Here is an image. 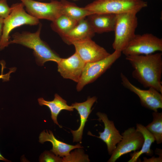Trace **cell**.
<instances>
[{
	"label": "cell",
	"mask_w": 162,
	"mask_h": 162,
	"mask_svg": "<svg viewBox=\"0 0 162 162\" xmlns=\"http://www.w3.org/2000/svg\"><path fill=\"white\" fill-rule=\"evenodd\" d=\"M126 59L134 70L133 77L143 87L153 88L162 94V53L128 56Z\"/></svg>",
	"instance_id": "cell-1"
},
{
	"label": "cell",
	"mask_w": 162,
	"mask_h": 162,
	"mask_svg": "<svg viewBox=\"0 0 162 162\" xmlns=\"http://www.w3.org/2000/svg\"><path fill=\"white\" fill-rule=\"evenodd\" d=\"M39 24L37 30L34 32L24 31L21 33H14L12 35V39L10 40L9 44H20L33 50L36 62L40 66H43L49 61L57 63L61 58L41 39L40 35L42 25L40 23Z\"/></svg>",
	"instance_id": "cell-2"
},
{
	"label": "cell",
	"mask_w": 162,
	"mask_h": 162,
	"mask_svg": "<svg viewBox=\"0 0 162 162\" xmlns=\"http://www.w3.org/2000/svg\"><path fill=\"white\" fill-rule=\"evenodd\" d=\"M137 14L128 12L116 14L112 44L115 50L122 52L135 36L138 24Z\"/></svg>",
	"instance_id": "cell-3"
},
{
	"label": "cell",
	"mask_w": 162,
	"mask_h": 162,
	"mask_svg": "<svg viewBox=\"0 0 162 162\" xmlns=\"http://www.w3.org/2000/svg\"><path fill=\"white\" fill-rule=\"evenodd\" d=\"M143 0H95L84 7L92 14H115L133 12L137 13L147 6Z\"/></svg>",
	"instance_id": "cell-4"
},
{
	"label": "cell",
	"mask_w": 162,
	"mask_h": 162,
	"mask_svg": "<svg viewBox=\"0 0 162 162\" xmlns=\"http://www.w3.org/2000/svg\"><path fill=\"white\" fill-rule=\"evenodd\" d=\"M11 11L4 19L2 34L0 41V50L10 44V32L14 28L24 25L35 26L39 24V19L27 13L22 2L13 4Z\"/></svg>",
	"instance_id": "cell-5"
},
{
	"label": "cell",
	"mask_w": 162,
	"mask_h": 162,
	"mask_svg": "<svg viewBox=\"0 0 162 162\" xmlns=\"http://www.w3.org/2000/svg\"><path fill=\"white\" fill-rule=\"evenodd\" d=\"M122 52L115 50L112 54L100 60L87 63L83 70L81 76L77 83V91L82 90L86 85L96 80L121 57Z\"/></svg>",
	"instance_id": "cell-6"
},
{
	"label": "cell",
	"mask_w": 162,
	"mask_h": 162,
	"mask_svg": "<svg viewBox=\"0 0 162 162\" xmlns=\"http://www.w3.org/2000/svg\"><path fill=\"white\" fill-rule=\"evenodd\" d=\"M162 51V39L151 33L136 34L122 51L126 56L146 55Z\"/></svg>",
	"instance_id": "cell-7"
},
{
	"label": "cell",
	"mask_w": 162,
	"mask_h": 162,
	"mask_svg": "<svg viewBox=\"0 0 162 162\" xmlns=\"http://www.w3.org/2000/svg\"><path fill=\"white\" fill-rule=\"evenodd\" d=\"M28 13L38 19L54 21L62 14L61 1L52 0L43 2L34 0H20Z\"/></svg>",
	"instance_id": "cell-8"
},
{
	"label": "cell",
	"mask_w": 162,
	"mask_h": 162,
	"mask_svg": "<svg viewBox=\"0 0 162 162\" xmlns=\"http://www.w3.org/2000/svg\"><path fill=\"white\" fill-rule=\"evenodd\" d=\"M121 135L122 139L117 144L108 162H115L122 156L132 151H138L142 147L143 136L134 127L125 130Z\"/></svg>",
	"instance_id": "cell-9"
},
{
	"label": "cell",
	"mask_w": 162,
	"mask_h": 162,
	"mask_svg": "<svg viewBox=\"0 0 162 162\" xmlns=\"http://www.w3.org/2000/svg\"><path fill=\"white\" fill-rule=\"evenodd\" d=\"M120 76L123 86L138 96L142 106L154 112L162 108V93L153 88L143 90L136 87L122 73L120 74Z\"/></svg>",
	"instance_id": "cell-10"
},
{
	"label": "cell",
	"mask_w": 162,
	"mask_h": 162,
	"mask_svg": "<svg viewBox=\"0 0 162 162\" xmlns=\"http://www.w3.org/2000/svg\"><path fill=\"white\" fill-rule=\"evenodd\" d=\"M72 44L75 47V52L86 63L100 60L110 54L92 38L75 41Z\"/></svg>",
	"instance_id": "cell-11"
},
{
	"label": "cell",
	"mask_w": 162,
	"mask_h": 162,
	"mask_svg": "<svg viewBox=\"0 0 162 162\" xmlns=\"http://www.w3.org/2000/svg\"><path fill=\"white\" fill-rule=\"evenodd\" d=\"M57 63L58 71L63 78L77 83L86 63L75 52L68 58H61Z\"/></svg>",
	"instance_id": "cell-12"
},
{
	"label": "cell",
	"mask_w": 162,
	"mask_h": 162,
	"mask_svg": "<svg viewBox=\"0 0 162 162\" xmlns=\"http://www.w3.org/2000/svg\"><path fill=\"white\" fill-rule=\"evenodd\" d=\"M99 121H102L104 126V131L99 132V136L92 135L88 132V135L96 136L103 140L106 145L107 151L111 155L115 149L117 144L121 140L122 136L116 128L113 121L109 119L107 115L98 112L96 113Z\"/></svg>",
	"instance_id": "cell-13"
},
{
	"label": "cell",
	"mask_w": 162,
	"mask_h": 162,
	"mask_svg": "<svg viewBox=\"0 0 162 162\" xmlns=\"http://www.w3.org/2000/svg\"><path fill=\"white\" fill-rule=\"evenodd\" d=\"M97 100L95 96L89 97L87 100L82 103L75 102L71 105L78 112L80 117V124L76 130H71L73 136L74 142H81L82 138L83 132L88 117L92 112L91 108Z\"/></svg>",
	"instance_id": "cell-14"
},
{
	"label": "cell",
	"mask_w": 162,
	"mask_h": 162,
	"mask_svg": "<svg viewBox=\"0 0 162 162\" xmlns=\"http://www.w3.org/2000/svg\"><path fill=\"white\" fill-rule=\"evenodd\" d=\"M95 33L101 34L113 31L116 14H92L86 18Z\"/></svg>",
	"instance_id": "cell-15"
},
{
	"label": "cell",
	"mask_w": 162,
	"mask_h": 162,
	"mask_svg": "<svg viewBox=\"0 0 162 162\" xmlns=\"http://www.w3.org/2000/svg\"><path fill=\"white\" fill-rule=\"evenodd\" d=\"M39 142L42 144L46 142H50L52 145V148L50 151L56 155L62 157L68 154L72 150L78 148H83L80 144L72 145L60 141L56 138L52 132L49 130H43L39 135Z\"/></svg>",
	"instance_id": "cell-16"
},
{
	"label": "cell",
	"mask_w": 162,
	"mask_h": 162,
	"mask_svg": "<svg viewBox=\"0 0 162 162\" xmlns=\"http://www.w3.org/2000/svg\"><path fill=\"white\" fill-rule=\"evenodd\" d=\"M95 34L87 19L85 18L79 21L77 24L62 38L66 43L71 45L75 41L92 38Z\"/></svg>",
	"instance_id": "cell-17"
},
{
	"label": "cell",
	"mask_w": 162,
	"mask_h": 162,
	"mask_svg": "<svg viewBox=\"0 0 162 162\" xmlns=\"http://www.w3.org/2000/svg\"><path fill=\"white\" fill-rule=\"evenodd\" d=\"M38 100L40 105L45 106L49 108L51 112L52 120L60 128L62 126L59 124L57 120L58 116L60 112L63 110L70 111L74 110V108L71 106L68 105L66 101L57 94H55L54 98L52 100H46L43 98H39Z\"/></svg>",
	"instance_id": "cell-18"
},
{
	"label": "cell",
	"mask_w": 162,
	"mask_h": 162,
	"mask_svg": "<svg viewBox=\"0 0 162 162\" xmlns=\"http://www.w3.org/2000/svg\"><path fill=\"white\" fill-rule=\"evenodd\" d=\"M136 130L140 132L142 135L144 141L141 149L139 151H135L131 154V158L128 162H136L142 154H146L149 156L153 154V151L151 149L152 144L155 141L152 134L148 130L146 127L140 124H137Z\"/></svg>",
	"instance_id": "cell-19"
},
{
	"label": "cell",
	"mask_w": 162,
	"mask_h": 162,
	"mask_svg": "<svg viewBox=\"0 0 162 162\" xmlns=\"http://www.w3.org/2000/svg\"><path fill=\"white\" fill-rule=\"evenodd\" d=\"M78 22L67 15L62 14L52 22L50 26L52 29L62 38L70 31Z\"/></svg>",
	"instance_id": "cell-20"
},
{
	"label": "cell",
	"mask_w": 162,
	"mask_h": 162,
	"mask_svg": "<svg viewBox=\"0 0 162 162\" xmlns=\"http://www.w3.org/2000/svg\"><path fill=\"white\" fill-rule=\"evenodd\" d=\"M62 4V14L79 21L92 14L88 10L80 8L74 3L66 0L61 1Z\"/></svg>",
	"instance_id": "cell-21"
},
{
	"label": "cell",
	"mask_w": 162,
	"mask_h": 162,
	"mask_svg": "<svg viewBox=\"0 0 162 162\" xmlns=\"http://www.w3.org/2000/svg\"><path fill=\"white\" fill-rule=\"evenodd\" d=\"M152 121L146 127L154 136L158 144L162 142V112H153Z\"/></svg>",
	"instance_id": "cell-22"
},
{
	"label": "cell",
	"mask_w": 162,
	"mask_h": 162,
	"mask_svg": "<svg viewBox=\"0 0 162 162\" xmlns=\"http://www.w3.org/2000/svg\"><path fill=\"white\" fill-rule=\"evenodd\" d=\"M88 156L82 148H76L68 155L62 157V162H90Z\"/></svg>",
	"instance_id": "cell-23"
},
{
	"label": "cell",
	"mask_w": 162,
	"mask_h": 162,
	"mask_svg": "<svg viewBox=\"0 0 162 162\" xmlns=\"http://www.w3.org/2000/svg\"><path fill=\"white\" fill-rule=\"evenodd\" d=\"M39 161L40 162H62V158L56 155L51 151H45L40 156Z\"/></svg>",
	"instance_id": "cell-24"
},
{
	"label": "cell",
	"mask_w": 162,
	"mask_h": 162,
	"mask_svg": "<svg viewBox=\"0 0 162 162\" xmlns=\"http://www.w3.org/2000/svg\"><path fill=\"white\" fill-rule=\"evenodd\" d=\"M11 8L8 5L7 0H0V18L4 19L9 15Z\"/></svg>",
	"instance_id": "cell-25"
},
{
	"label": "cell",
	"mask_w": 162,
	"mask_h": 162,
	"mask_svg": "<svg viewBox=\"0 0 162 162\" xmlns=\"http://www.w3.org/2000/svg\"><path fill=\"white\" fill-rule=\"evenodd\" d=\"M143 160L142 162H162V156H159V157H152L151 158H147L146 157H144Z\"/></svg>",
	"instance_id": "cell-26"
},
{
	"label": "cell",
	"mask_w": 162,
	"mask_h": 162,
	"mask_svg": "<svg viewBox=\"0 0 162 162\" xmlns=\"http://www.w3.org/2000/svg\"><path fill=\"white\" fill-rule=\"evenodd\" d=\"M4 19L0 18V41L2 34L4 24Z\"/></svg>",
	"instance_id": "cell-27"
},
{
	"label": "cell",
	"mask_w": 162,
	"mask_h": 162,
	"mask_svg": "<svg viewBox=\"0 0 162 162\" xmlns=\"http://www.w3.org/2000/svg\"><path fill=\"white\" fill-rule=\"evenodd\" d=\"M0 160H2L5 162H10V161L4 158L0 153Z\"/></svg>",
	"instance_id": "cell-28"
},
{
	"label": "cell",
	"mask_w": 162,
	"mask_h": 162,
	"mask_svg": "<svg viewBox=\"0 0 162 162\" xmlns=\"http://www.w3.org/2000/svg\"><path fill=\"white\" fill-rule=\"evenodd\" d=\"M5 75H2V74L1 75H0V79L1 78H3V77H5Z\"/></svg>",
	"instance_id": "cell-29"
},
{
	"label": "cell",
	"mask_w": 162,
	"mask_h": 162,
	"mask_svg": "<svg viewBox=\"0 0 162 162\" xmlns=\"http://www.w3.org/2000/svg\"></svg>",
	"instance_id": "cell-30"
},
{
	"label": "cell",
	"mask_w": 162,
	"mask_h": 162,
	"mask_svg": "<svg viewBox=\"0 0 162 162\" xmlns=\"http://www.w3.org/2000/svg\"></svg>",
	"instance_id": "cell-31"
}]
</instances>
